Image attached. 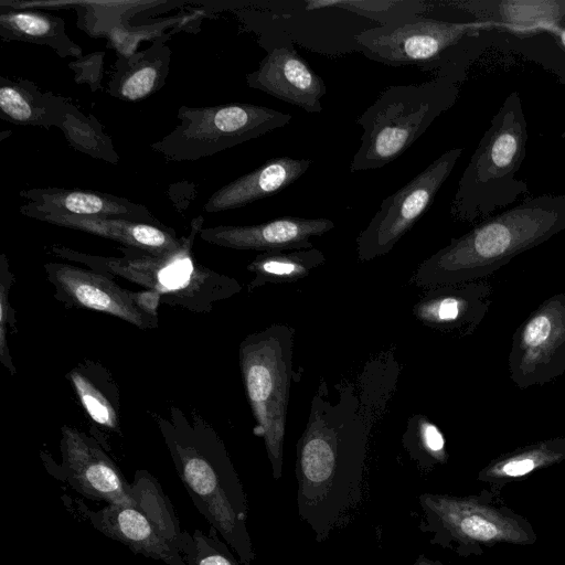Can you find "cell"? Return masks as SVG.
Instances as JSON below:
<instances>
[{
    "label": "cell",
    "instance_id": "24",
    "mask_svg": "<svg viewBox=\"0 0 565 565\" xmlns=\"http://www.w3.org/2000/svg\"><path fill=\"white\" fill-rule=\"evenodd\" d=\"M565 461V437L542 439L493 458L477 473L500 497L504 487L532 473Z\"/></svg>",
    "mask_w": 565,
    "mask_h": 565
},
{
    "label": "cell",
    "instance_id": "19",
    "mask_svg": "<svg viewBox=\"0 0 565 565\" xmlns=\"http://www.w3.org/2000/svg\"><path fill=\"white\" fill-rule=\"evenodd\" d=\"M20 196L28 201L20 207L22 210L119 217L163 226L145 205L110 193L47 186L22 190Z\"/></svg>",
    "mask_w": 565,
    "mask_h": 565
},
{
    "label": "cell",
    "instance_id": "20",
    "mask_svg": "<svg viewBox=\"0 0 565 565\" xmlns=\"http://www.w3.org/2000/svg\"><path fill=\"white\" fill-rule=\"evenodd\" d=\"M21 214L52 225L76 230L108 238L126 248L160 255L180 247L182 238L174 230L163 225L102 216H79L20 209Z\"/></svg>",
    "mask_w": 565,
    "mask_h": 565
},
{
    "label": "cell",
    "instance_id": "5",
    "mask_svg": "<svg viewBox=\"0 0 565 565\" xmlns=\"http://www.w3.org/2000/svg\"><path fill=\"white\" fill-rule=\"evenodd\" d=\"M526 126L521 97L513 92L493 116L458 182L450 205L454 218L473 222L522 195L526 188L516 173L525 157Z\"/></svg>",
    "mask_w": 565,
    "mask_h": 565
},
{
    "label": "cell",
    "instance_id": "6",
    "mask_svg": "<svg viewBox=\"0 0 565 565\" xmlns=\"http://www.w3.org/2000/svg\"><path fill=\"white\" fill-rule=\"evenodd\" d=\"M458 96L457 83L448 77L386 87L356 120L363 134L350 172L380 169L396 160Z\"/></svg>",
    "mask_w": 565,
    "mask_h": 565
},
{
    "label": "cell",
    "instance_id": "8",
    "mask_svg": "<svg viewBox=\"0 0 565 565\" xmlns=\"http://www.w3.org/2000/svg\"><path fill=\"white\" fill-rule=\"evenodd\" d=\"M419 527L429 543L461 557L482 556L498 544L533 545L537 535L531 522L504 504L490 489L468 495L423 493Z\"/></svg>",
    "mask_w": 565,
    "mask_h": 565
},
{
    "label": "cell",
    "instance_id": "15",
    "mask_svg": "<svg viewBox=\"0 0 565 565\" xmlns=\"http://www.w3.org/2000/svg\"><path fill=\"white\" fill-rule=\"evenodd\" d=\"M257 41L266 55L258 68L246 75L247 85L309 114L321 113L326 83L296 51L294 43L276 35L257 36Z\"/></svg>",
    "mask_w": 565,
    "mask_h": 565
},
{
    "label": "cell",
    "instance_id": "3",
    "mask_svg": "<svg viewBox=\"0 0 565 565\" xmlns=\"http://www.w3.org/2000/svg\"><path fill=\"white\" fill-rule=\"evenodd\" d=\"M565 230V195L527 199L479 223L423 260L411 282L424 290L481 280Z\"/></svg>",
    "mask_w": 565,
    "mask_h": 565
},
{
    "label": "cell",
    "instance_id": "22",
    "mask_svg": "<svg viewBox=\"0 0 565 565\" xmlns=\"http://www.w3.org/2000/svg\"><path fill=\"white\" fill-rule=\"evenodd\" d=\"M310 164V159L291 157L269 159L253 171L213 192L203 209L207 213H218L277 194L297 181Z\"/></svg>",
    "mask_w": 565,
    "mask_h": 565
},
{
    "label": "cell",
    "instance_id": "16",
    "mask_svg": "<svg viewBox=\"0 0 565 565\" xmlns=\"http://www.w3.org/2000/svg\"><path fill=\"white\" fill-rule=\"evenodd\" d=\"M60 448L61 476L73 489L92 500L138 509L131 483L95 438L64 425Z\"/></svg>",
    "mask_w": 565,
    "mask_h": 565
},
{
    "label": "cell",
    "instance_id": "9",
    "mask_svg": "<svg viewBox=\"0 0 565 565\" xmlns=\"http://www.w3.org/2000/svg\"><path fill=\"white\" fill-rule=\"evenodd\" d=\"M231 10L245 31L282 36L328 56L362 52L358 36L379 26L350 12L341 0H256Z\"/></svg>",
    "mask_w": 565,
    "mask_h": 565
},
{
    "label": "cell",
    "instance_id": "18",
    "mask_svg": "<svg viewBox=\"0 0 565 565\" xmlns=\"http://www.w3.org/2000/svg\"><path fill=\"white\" fill-rule=\"evenodd\" d=\"M324 217L284 216L254 225H218L204 227L200 237L213 245L260 253L311 248V238L334 228Z\"/></svg>",
    "mask_w": 565,
    "mask_h": 565
},
{
    "label": "cell",
    "instance_id": "38",
    "mask_svg": "<svg viewBox=\"0 0 565 565\" xmlns=\"http://www.w3.org/2000/svg\"><path fill=\"white\" fill-rule=\"evenodd\" d=\"M546 30L556 34L561 43L565 46V29L561 28L558 24H555L546 28Z\"/></svg>",
    "mask_w": 565,
    "mask_h": 565
},
{
    "label": "cell",
    "instance_id": "25",
    "mask_svg": "<svg viewBox=\"0 0 565 565\" xmlns=\"http://www.w3.org/2000/svg\"><path fill=\"white\" fill-rule=\"evenodd\" d=\"M68 99L24 78L0 76V118L15 125L58 127Z\"/></svg>",
    "mask_w": 565,
    "mask_h": 565
},
{
    "label": "cell",
    "instance_id": "33",
    "mask_svg": "<svg viewBox=\"0 0 565 565\" xmlns=\"http://www.w3.org/2000/svg\"><path fill=\"white\" fill-rule=\"evenodd\" d=\"M220 539L218 532L210 527L209 534L195 530L193 534L182 531L180 553L186 565H243Z\"/></svg>",
    "mask_w": 565,
    "mask_h": 565
},
{
    "label": "cell",
    "instance_id": "17",
    "mask_svg": "<svg viewBox=\"0 0 565 565\" xmlns=\"http://www.w3.org/2000/svg\"><path fill=\"white\" fill-rule=\"evenodd\" d=\"M491 285L484 280L443 285L424 290L413 316L439 332L467 337L484 319L491 305Z\"/></svg>",
    "mask_w": 565,
    "mask_h": 565
},
{
    "label": "cell",
    "instance_id": "13",
    "mask_svg": "<svg viewBox=\"0 0 565 565\" xmlns=\"http://www.w3.org/2000/svg\"><path fill=\"white\" fill-rule=\"evenodd\" d=\"M44 271L53 297L67 307L110 315L141 330L159 327L161 298L156 291H131L109 276L65 263H46Z\"/></svg>",
    "mask_w": 565,
    "mask_h": 565
},
{
    "label": "cell",
    "instance_id": "11",
    "mask_svg": "<svg viewBox=\"0 0 565 565\" xmlns=\"http://www.w3.org/2000/svg\"><path fill=\"white\" fill-rule=\"evenodd\" d=\"M483 22H450L415 14L362 32L358 42L367 58L390 66L413 65L457 83L455 49Z\"/></svg>",
    "mask_w": 565,
    "mask_h": 565
},
{
    "label": "cell",
    "instance_id": "32",
    "mask_svg": "<svg viewBox=\"0 0 565 565\" xmlns=\"http://www.w3.org/2000/svg\"><path fill=\"white\" fill-rule=\"evenodd\" d=\"M403 445L411 458L424 470L448 461L443 433L425 416L416 415L409 418Z\"/></svg>",
    "mask_w": 565,
    "mask_h": 565
},
{
    "label": "cell",
    "instance_id": "14",
    "mask_svg": "<svg viewBox=\"0 0 565 565\" xmlns=\"http://www.w3.org/2000/svg\"><path fill=\"white\" fill-rule=\"evenodd\" d=\"M508 364L510 379L523 390L565 372V294L545 299L516 328Z\"/></svg>",
    "mask_w": 565,
    "mask_h": 565
},
{
    "label": "cell",
    "instance_id": "28",
    "mask_svg": "<svg viewBox=\"0 0 565 565\" xmlns=\"http://www.w3.org/2000/svg\"><path fill=\"white\" fill-rule=\"evenodd\" d=\"M449 4L487 19L488 23L492 20L519 31L546 29L565 20L563 0L457 1Z\"/></svg>",
    "mask_w": 565,
    "mask_h": 565
},
{
    "label": "cell",
    "instance_id": "26",
    "mask_svg": "<svg viewBox=\"0 0 565 565\" xmlns=\"http://www.w3.org/2000/svg\"><path fill=\"white\" fill-rule=\"evenodd\" d=\"M65 377L72 383L79 403L96 428L118 433L119 392L106 367L92 360L74 366Z\"/></svg>",
    "mask_w": 565,
    "mask_h": 565
},
{
    "label": "cell",
    "instance_id": "12",
    "mask_svg": "<svg viewBox=\"0 0 565 565\" xmlns=\"http://www.w3.org/2000/svg\"><path fill=\"white\" fill-rule=\"evenodd\" d=\"M462 148L445 151L404 186L385 198L379 211L356 237L359 262L388 254L434 202L454 170Z\"/></svg>",
    "mask_w": 565,
    "mask_h": 565
},
{
    "label": "cell",
    "instance_id": "10",
    "mask_svg": "<svg viewBox=\"0 0 565 565\" xmlns=\"http://www.w3.org/2000/svg\"><path fill=\"white\" fill-rule=\"evenodd\" d=\"M179 124L150 148L170 161H195L285 127L292 116L247 103L181 106Z\"/></svg>",
    "mask_w": 565,
    "mask_h": 565
},
{
    "label": "cell",
    "instance_id": "35",
    "mask_svg": "<svg viewBox=\"0 0 565 565\" xmlns=\"http://www.w3.org/2000/svg\"><path fill=\"white\" fill-rule=\"evenodd\" d=\"M14 281L9 260L6 254L0 256V362L11 375H15L17 369L12 361L8 337L17 333L14 311L10 303V290Z\"/></svg>",
    "mask_w": 565,
    "mask_h": 565
},
{
    "label": "cell",
    "instance_id": "1",
    "mask_svg": "<svg viewBox=\"0 0 565 565\" xmlns=\"http://www.w3.org/2000/svg\"><path fill=\"white\" fill-rule=\"evenodd\" d=\"M370 430L353 384L335 402L319 385L296 447L297 510L317 542L348 524L361 503Z\"/></svg>",
    "mask_w": 565,
    "mask_h": 565
},
{
    "label": "cell",
    "instance_id": "21",
    "mask_svg": "<svg viewBox=\"0 0 565 565\" xmlns=\"http://www.w3.org/2000/svg\"><path fill=\"white\" fill-rule=\"evenodd\" d=\"M86 516L97 531L136 554L168 565H186L180 551L136 508L107 504L98 511L88 510Z\"/></svg>",
    "mask_w": 565,
    "mask_h": 565
},
{
    "label": "cell",
    "instance_id": "31",
    "mask_svg": "<svg viewBox=\"0 0 565 565\" xmlns=\"http://www.w3.org/2000/svg\"><path fill=\"white\" fill-rule=\"evenodd\" d=\"M134 498L138 509L151 520L163 535L180 550L182 531L170 503L163 493L160 483L147 471L138 470L131 483Z\"/></svg>",
    "mask_w": 565,
    "mask_h": 565
},
{
    "label": "cell",
    "instance_id": "2",
    "mask_svg": "<svg viewBox=\"0 0 565 565\" xmlns=\"http://www.w3.org/2000/svg\"><path fill=\"white\" fill-rule=\"evenodd\" d=\"M156 420L175 471L194 507L236 553L243 565L255 558L247 530V499L226 447L196 412L171 406Z\"/></svg>",
    "mask_w": 565,
    "mask_h": 565
},
{
    "label": "cell",
    "instance_id": "27",
    "mask_svg": "<svg viewBox=\"0 0 565 565\" xmlns=\"http://www.w3.org/2000/svg\"><path fill=\"white\" fill-rule=\"evenodd\" d=\"M1 3L7 4L3 1ZM7 6H1L0 11V36L3 41L46 45L61 57L83 56L82 49L67 35L62 18Z\"/></svg>",
    "mask_w": 565,
    "mask_h": 565
},
{
    "label": "cell",
    "instance_id": "23",
    "mask_svg": "<svg viewBox=\"0 0 565 565\" xmlns=\"http://www.w3.org/2000/svg\"><path fill=\"white\" fill-rule=\"evenodd\" d=\"M168 35L156 39L148 49L119 56L107 90L110 96L125 100H142L161 89L170 70L171 50Z\"/></svg>",
    "mask_w": 565,
    "mask_h": 565
},
{
    "label": "cell",
    "instance_id": "36",
    "mask_svg": "<svg viewBox=\"0 0 565 565\" xmlns=\"http://www.w3.org/2000/svg\"><path fill=\"white\" fill-rule=\"evenodd\" d=\"M104 55V52H98L87 55L88 63L86 56H82L77 61L70 63V67L75 72V81L77 83L89 84L92 90L100 89Z\"/></svg>",
    "mask_w": 565,
    "mask_h": 565
},
{
    "label": "cell",
    "instance_id": "4",
    "mask_svg": "<svg viewBox=\"0 0 565 565\" xmlns=\"http://www.w3.org/2000/svg\"><path fill=\"white\" fill-rule=\"evenodd\" d=\"M203 222V216L193 218L189 234L181 237L180 247L160 255L121 247V257L100 256L61 245H52L51 253L111 278H122L145 290L156 291L162 305L193 313H209L216 302L237 295L242 285L194 258L192 247Z\"/></svg>",
    "mask_w": 565,
    "mask_h": 565
},
{
    "label": "cell",
    "instance_id": "34",
    "mask_svg": "<svg viewBox=\"0 0 565 565\" xmlns=\"http://www.w3.org/2000/svg\"><path fill=\"white\" fill-rule=\"evenodd\" d=\"M350 12L379 26L394 23L415 14H425L431 1L424 0H341Z\"/></svg>",
    "mask_w": 565,
    "mask_h": 565
},
{
    "label": "cell",
    "instance_id": "30",
    "mask_svg": "<svg viewBox=\"0 0 565 565\" xmlns=\"http://www.w3.org/2000/svg\"><path fill=\"white\" fill-rule=\"evenodd\" d=\"M60 128L70 146L93 158L118 162L111 139L92 116L82 114L70 100L66 104Z\"/></svg>",
    "mask_w": 565,
    "mask_h": 565
},
{
    "label": "cell",
    "instance_id": "29",
    "mask_svg": "<svg viewBox=\"0 0 565 565\" xmlns=\"http://www.w3.org/2000/svg\"><path fill=\"white\" fill-rule=\"evenodd\" d=\"M324 263V254L316 247L259 253L247 265V270L254 274L248 291L266 284L300 280Z\"/></svg>",
    "mask_w": 565,
    "mask_h": 565
},
{
    "label": "cell",
    "instance_id": "37",
    "mask_svg": "<svg viewBox=\"0 0 565 565\" xmlns=\"http://www.w3.org/2000/svg\"><path fill=\"white\" fill-rule=\"evenodd\" d=\"M413 565H444L440 561L430 559L420 554L417 556Z\"/></svg>",
    "mask_w": 565,
    "mask_h": 565
},
{
    "label": "cell",
    "instance_id": "7",
    "mask_svg": "<svg viewBox=\"0 0 565 565\" xmlns=\"http://www.w3.org/2000/svg\"><path fill=\"white\" fill-rule=\"evenodd\" d=\"M295 329L273 323L246 335L238 360L246 397L262 437L275 480L282 475L289 390L292 377Z\"/></svg>",
    "mask_w": 565,
    "mask_h": 565
}]
</instances>
